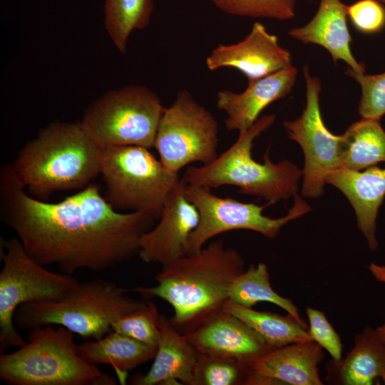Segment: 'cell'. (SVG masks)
<instances>
[{
	"mask_svg": "<svg viewBox=\"0 0 385 385\" xmlns=\"http://www.w3.org/2000/svg\"><path fill=\"white\" fill-rule=\"evenodd\" d=\"M0 218L35 261L71 275L104 271L138 255L140 237L156 220L114 210L93 183L58 202L36 199L11 164L0 170Z\"/></svg>",
	"mask_w": 385,
	"mask_h": 385,
	"instance_id": "obj_1",
	"label": "cell"
},
{
	"mask_svg": "<svg viewBox=\"0 0 385 385\" xmlns=\"http://www.w3.org/2000/svg\"><path fill=\"white\" fill-rule=\"evenodd\" d=\"M245 267L242 255L218 240L163 268L155 276V286H139L133 292L170 304L173 309L170 322L185 334L224 309L230 288Z\"/></svg>",
	"mask_w": 385,
	"mask_h": 385,
	"instance_id": "obj_2",
	"label": "cell"
},
{
	"mask_svg": "<svg viewBox=\"0 0 385 385\" xmlns=\"http://www.w3.org/2000/svg\"><path fill=\"white\" fill-rule=\"evenodd\" d=\"M11 165L27 192L45 201L57 191L81 190L100 175L101 147L81 120H56L26 142Z\"/></svg>",
	"mask_w": 385,
	"mask_h": 385,
	"instance_id": "obj_3",
	"label": "cell"
},
{
	"mask_svg": "<svg viewBox=\"0 0 385 385\" xmlns=\"http://www.w3.org/2000/svg\"><path fill=\"white\" fill-rule=\"evenodd\" d=\"M275 115L262 116L212 163L188 166L182 177L190 185L210 189L223 185L239 188L238 192L265 199L270 205L297 194L302 170L289 160L273 163L268 152L264 162L252 157L254 140L275 121Z\"/></svg>",
	"mask_w": 385,
	"mask_h": 385,
	"instance_id": "obj_4",
	"label": "cell"
},
{
	"mask_svg": "<svg viewBox=\"0 0 385 385\" xmlns=\"http://www.w3.org/2000/svg\"><path fill=\"white\" fill-rule=\"evenodd\" d=\"M130 292L103 279L79 282L58 299L21 304L14 323L21 329L58 325L84 339H99L111 331L115 319L148 302L131 297Z\"/></svg>",
	"mask_w": 385,
	"mask_h": 385,
	"instance_id": "obj_5",
	"label": "cell"
},
{
	"mask_svg": "<svg viewBox=\"0 0 385 385\" xmlns=\"http://www.w3.org/2000/svg\"><path fill=\"white\" fill-rule=\"evenodd\" d=\"M29 342L0 354V378L11 385L116 384L78 353L74 333L53 325L30 329Z\"/></svg>",
	"mask_w": 385,
	"mask_h": 385,
	"instance_id": "obj_6",
	"label": "cell"
},
{
	"mask_svg": "<svg viewBox=\"0 0 385 385\" xmlns=\"http://www.w3.org/2000/svg\"><path fill=\"white\" fill-rule=\"evenodd\" d=\"M100 174L103 197L114 210L143 212L156 220L181 180L148 148L138 145L101 147Z\"/></svg>",
	"mask_w": 385,
	"mask_h": 385,
	"instance_id": "obj_7",
	"label": "cell"
},
{
	"mask_svg": "<svg viewBox=\"0 0 385 385\" xmlns=\"http://www.w3.org/2000/svg\"><path fill=\"white\" fill-rule=\"evenodd\" d=\"M158 96L143 85L111 90L84 111L81 123L100 146L138 145L154 148L165 111Z\"/></svg>",
	"mask_w": 385,
	"mask_h": 385,
	"instance_id": "obj_8",
	"label": "cell"
},
{
	"mask_svg": "<svg viewBox=\"0 0 385 385\" xmlns=\"http://www.w3.org/2000/svg\"><path fill=\"white\" fill-rule=\"evenodd\" d=\"M0 351L26 342L15 328L14 314L23 304L56 300L80 282L71 274L56 273L35 261L18 237L1 239Z\"/></svg>",
	"mask_w": 385,
	"mask_h": 385,
	"instance_id": "obj_9",
	"label": "cell"
},
{
	"mask_svg": "<svg viewBox=\"0 0 385 385\" xmlns=\"http://www.w3.org/2000/svg\"><path fill=\"white\" fill-rule=\"evenodd\" d=\"M218 130L215 117L183 88L165 109L154 148L163 164L178 173L188 165H207L218 157Z\"/></svg>",
	"mask_w": 385,
	"mask_h": 385,
	"instance_id": "obj_10",
	"label": "cell"
},
{
	"mask_svg": "<svg viewBox=\"0 0 385 385\" xmlns=\"http://www.w3.org/2000/svg\"><path fill=\"white\" fill-rule=\"evenodd\" d=\"M184 193L195 205L200 215L199 223L188 240L187 255L200 251L213 237L231 230H252L273 239L284 225L311 210L307 202L297 194L293 196V205L286 215L270 218L262 214L265 207L269 205L267 203L260 206L240 202L232 197H218L212 193L210 188L185 182Z\"/></svg>",
	"mask_w": 385,
	"mask_h": 385,
	"instance_id": "obj_11",
	"label": "cell"
},
{
	"mask_svg": "<svg viewBox=\"0 0 385 385\" xmlns=\"http://www.w3.org/2000/svg\"><path fill=\"white\" fill-rule=\"evenodd\" d=\"M303 73L306 84L305 108L299 118L284 120L283 126L288 137L297 142L304 152L302 194L316 199L324 193L328 174L341 167L344 136L331 133L322 120L319 79L311 76L307 65L304 66Z\"/></svg>",
	"mask_w": 385,
	"mask_h": 385,
	"instance_id": "obj_12",
	"label": "cell"
},
{
	"mask_svg": "<svg viewBox=\"0 0 385 385\" xmlns=\"http://www.w3.org/2000/svg\"><path fill=\"white\" fill-rule=\"evenodd\" d=\"M181 180L167 198L158 222L140 240L139 257L146 263H158L162 269L187 255L188 240L197 227L200 215L184 193Z\"/></svg>",
	"mask_w": 385,
	"mask_h": 385,
	"instance_id": "obj_13",
	"label": "cell"
},
{
	"mask_svg": "<svg viewBox=\"0 0 385 385\" xmlns=\"http://www.w3.org/2000/svg\"><path fill=\"white\" fill-rule=\"evenodd\" d=\"M205 63L210 71L235 68L250 82L292 65V55L279 44L277 36L270 34L262 23L256 21L242 41L219 44L207 56Z\"/></svg>",
	"mask_w": 385,
	"mask_h": 385,
	"instance_id": "obj_14",
	"label": "cell"
},
{
	"mask_svg": "<svg viewBox=\"0 0 385 385\" xmlns=\"http://www.w3.org/2000/svg\"><path fill=\"white\" fill-rule=\"evenodd\" d=\"M184 335L200 354L231 358L247 366L273 349L257 332L225 309Z\"/></svg>",
	"mask_w": 385,
	"mask_h": 385,
	"instance_id": "obj_15",
	"label": "cell"
},
{
	"mask_svg": "<svg viewBox=\"0 0 385 385\" xmlns=\"http://www.w3.org/2000/svg\"><path fill=\"white\" fill-rule=\"evenodd\" d=\"M297 69L290 65L270 75L248 82L246 89L235 93L229 89L218 91L216 105L227 115L225 128L239 133L250 128L262 111L272 103L286 97L297 79Z\"/></svg>",
	"mask_w": 385,
	"mask_h": 385,
	"instance_id": "obj_16",
	"label": "cell"
},
{
	"mask_svg": "<svg viewBox=\"0 0 385 385\" xmlns=\"http://www.w3.org/2000/svg\"><path fill=\"white\" fill-rule=\"evenodd\" d=\"M326 183L338 188L353 207L359 230L365 237L369 248L378 247L376 218L385 197V168L376 165L354 170L344 168L328 174Z\"/></svg>",
	"mask_w": 385,
	"mask_h": 385,
	"instance_id": "obj_17",
	"label": "cell"
},
{
	"mask_svg": "<svg viewBox=\"0 0 385 385\" xmlns=\"http://www.w3.org/2000/svg\"><path fill=\"white\" fill-rule=\"evenodd\" d=\"M160 337L148 371L132 381L137 385H195L200 354L164 314L159 319Z\"/></svg>",
	"mask_w": 385,
	"mask_h": 385,
	"instance_id": "obj_18",
	"label": "cell"
},
{
	"mask_svg": "<svg viewBox=\"0 0 385 385\" xmlns=\"http://www.w3.org/2000/svg\"><path fill=\"white\" fill-rule=\"evenodd\" d=\"M324 356L323 348L309 340L271 349L250 361L248 367L277 384L322 385L319 365Z\"/></svg>",
	"mask_w": 385,
	"mask_h": 385,
	"instance_id": "obj_19",
	"label": "cell"
},
{
	"mask_svg": "<svg viewBox=\"0 0 385 385\" xmlns=\"http://www.w3.org/2000/svg\"><path fill=\"white\" fill-rule=\"evenodd\" d=\"M288 34L303 43L323 47L336 65L343 61L354 72L366 73L365 65L359 63L351 53L346 5L341 0H320L313 18L303 26L290 29Z\"/></svg>",
	"mask_w": 385,
	"mask_h": 385,
	"instance_id": "obj_20",
	"label": "cell"
},
{
	"mask_svg": "<svg viewBox=\"0 0 385 385\" xmlns=\"http://www.w3.org/2000/svg\"><path fill=\"white\" fill-rule=\"evenodd\" d=\"M326 381L336 385L385 384V344L375 329L366 327L354 337V345L344 357L326 365Z\"/></svg>",
	"mask_w": 385,
	"mask_h": 385,
	"instance_id": "obj_21",
	"label": "cell"
},
{
	"mask_svg": "<svg viewBox=\"0 0 385 385\" xmlns=\"http://www.w3.org/2000/svg\"><path fill=\"white\" fill-rule=\"evenodd\" d=\"M154 347L111 330L99 339H91L78 346L79 356L93 364L112 366L122 384L128 371L154 359Z\"/></svg>",
	"mask_w": 385,
	"mask_h": 385,
	"instance_id": "obj_22",
	"label": "cell"
},
{
	"mask_svg": "<svg viewBox=\"0 0 385 385\" xmlns=\"http://www.w3.org/2000/svg\"><path fill=\"white\" fill-rule=\"evenodd\" d=\"M381 119L361 118L343 133L341 167L362 170L385 163V131Z\"/></svg>",
	"mask_w": 385,
	"mask_h": 385,
	"instance_id": "obj_23",
	"label": "cell"
},
{
	"mask_svg": "<svg viewBox=\"0 0 385 385\" xmlns=\"http://www.w3.org/2000/svg\"><path fill=\"white\" fill-rule=\"evenodd\" d=\"M224 309L257 332L272 348L312 340L308 328L289 314L282 316L269 312H260L230 300L225 304Z\"/></svg>",
	"mask_w": 385,
	"mask_h": 385,
	"instance_id": "obj_24",
	"label": "cell"
},
{
	"mask_svg": "<svg viewBox=\"0 0 385 385\" xmlns=\"http://www.w3.org/2000/svg\"><path fill=\"white\" fill-rule=\"evenodd\" d=\"M228 295L230 301L246 307H252L258 302L274 304L308 328L292 301L279 295L272 289L268 269L265 263L252 264L237 277L230 288Z\"/></svg>",
	"mask_w": 385,
	"mask_h": 385,
	"instance_id": "obj_25",
	"label": "cell"
},
{
	"mask_svg": "<svg viewBox=\"0 0 385 385\" xmlns=\"http://www.w3.org/2000/svg\"><path fill=\"white\" fill-rule=\"evenodd\" d=\"M153 0H104V26L115 48L125 54L131 33L149 24Z\"/></svg>",
	"mask_w": 385,
	"mask_h": 385,
	"instance_id": "obj_26",
	"label": "cell"
},
{
	"mask_svg": "<svg viewBox=\"0 0 385 385\" xmlns=\"http://www.w3.org/2000/svg\"><path fill=\"white\" fill-rule=\"evenodd\" d=\"M221 11L232 16L292 19L297 0H208Z\"/></svg>",
	"mask_w": 385,
	"mask_h": 385,
	"instance_id": "obj_27",
	"label": "cell"
},
{
	"mask_svg": "<svg viewBox=\"0 0 385 385\" xmlns=\"http://www.w3.org/2000/svg\"><path fill=\"white\" fill-rule=\"evenodd\" d=\"M160 317L155 304L148 301L142 307L115 319L112 324L111 330L157 347L160 337Z\"/></svg>",
	"mask_w": 385,
	"mask_h": 385,
	"instance_id": "obj_28",
	"label": "cell"
},
{
	"mask_svg": "<svg viewBox=\"0 0 385 385\" xmlns=\"http://www.w3.org/2000/svg\"><path fill=\"white\" fill-rule=\"evenodd\" d=\"M249 367L237 359L200 354L195 385H245Z\"/></svg>",
	"mask_w": 385,
	"mask_h": 385,
	"instance_id": "obj_29",
	"label": "cell"
},
{
	"mask_svg": "<svg viewBox=\"0 0 385 385\" xmlns=\"http://www.w3.org/2000/svg\"><path fill=\"white\" fill-rule=\"evenodd\" d=\"M345 73L356 80L361 88L359 114L361 118L381 119L385 114V72L369 75L348 68Z\"/></svg>",
	"mask_w": 385,
	"mask_h": 385,
	"instance_id": "obj_30",
	"label": "cell"
},
{
	"mask_svg": "<svg viewBox=\"0 0 385 385\" xmlns=\"http://www.w3.org/2000/svg\"><path fill=\"white\" fill-rule=\"evenodd\" d=\"M346 14L360 33L374 34L385 28V6L378 0H359L346 6Z\"/></svg>",
	"mask_w": 385,
	"mask_h": 385,
	"instance_id": "obj_31",
	"label": "cell"
},
{
	"mask_svg": "<svg viewBox=\"0 0 385 385\" xmlns=\"http://www.w3.org/2000/svg\"><path fill=\"white\" fill-rule=\"evenodd\" d=\"M311 339L325 349L332 359L339 360L342 357L343 344L339 335L320 310L307 307L306 309Z\"/></svg>",
	"mask_w": 385,
	"mask_h": 385,
	"instance_id": "obj_32",
	"label": "cell"
},
{
	"mask_svg": "<svg viewBox=\"0 0 385 385\" xmlns=\"http://www.w3.org/2000/svg\"><path fill=\"white\" fill-rule=\"evenodd\" d=\"M369 269L377 280L385 284V272L380 265L371 263ZM375 330L380 339L385 344V324L376 327Z\"/></svg>",
	"mask_w": 385,
	"mask_h": 385,
	"instance_id": "obj_33",
	"label": "cell"
},
{
	"mask_svg": "<svg viewBox=\"0 0 385 385\" xmlns=\"http://www.w3.org/2000/svg\"><path fill=\"white\" fill-rule=\"evenodd\" d=\"M385 6V0H378Z\"/></svg>",
	"mask_w": 385,
	"mask_h": 385,
	"instance_id": "obj_34",
	"label": "cell"
},
{
	"mask_svg": "<svg viewBox=\"0 0 385 385\" xmlns=\"http://www.w3.org/2000/svg\"><path fill=\"white\" fill-rule=\"evenodd\" d=\"M384 268H385V266H384Z\"/></svg>",
	"mask_w": 385,
	"mask_h": 385,
	"instance_id": "obj_35",
	"label": "cell"
}]
</instances>
